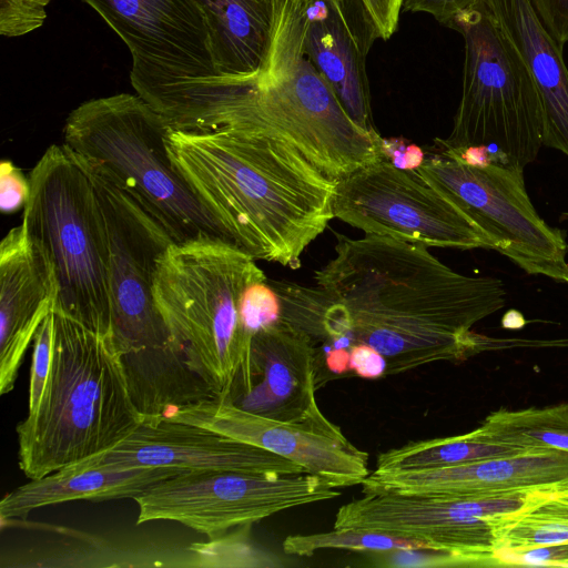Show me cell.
Wrapping results in <instances>:
<instances>
[{"label":"cell","mask_w":568,"mask_h":568,"mask_svg":"<svg viewBox=\"0 0 568 568\" xmlns=\"http://www.w3.org/2000/svg\"><path fill=\"white\" fill-rule=\"evenodd\" d=\"M335 234V257L315 281L345 312L354 344L386 358V375L479 352L481 336L470 328L505 306L499 278L457 273L423 245Z\"/></svg>","instance_id":"6da1fadb"},{"label":"cell","mask_w":568,"mask_h":568,"mask_svg":"<svg viewBox=\"0 0 568 568\" xmlns=\"http://www.w3.org/2000/svg\"><path fill=\"white\" fill-rule=\"evenodd\" d=\"M174 168L254 260L296 270L334 219L336 182L298 151L264 135L170 129Z\"/></svg>","instance_id":"7a4b0ae2"},{"label":"cell","mask_w":568,"mask_h":568,"mask_svg":"<svg viewBox=\"0 0 568 568\" xmlns=\"http://www.w3.org/2000/svg\"><path fill=\"white\" fill-rule=\"evenodd\" d=\"M314 0H273L266 57L250 77L224 78L213 132L264 135L298 151L333 181L381 158L382 140L347 115L310 61L305 37Z\"/></svg>","instance_id":"3957f363"},{"label":"cell","mask_w":568,"mask_h":568,"mask_svg":"<svg viewBox=\"0 0 568 568\" xmlns=\"http://www.w3.org/2000/svg\"><path fill=\"white\" fill-rule=\"evenodd\" d=\"M51 362L38 408L17 425L30 479L108 452L144 420L112 336L53 311Z\"/></svg>","instance_id":"277c9868"},{"label":"cell","mask_w":568,"mask_h":568,"mask_svg":"<svg viewBox=\"0 0 568 568\" xmlns=\"http://www.w3.org/2000/svg\"><path fill=\"white\" fill-rule=\"evenodd\" d=\"M166 120L138 94L89 100L68 116L63 144L109 176L150 214L174 243L221 241L222 224L174 168Z\"/></svg>","instance_id":"5b68a950"},{"label":"cell","mask_w":568,"mask_h":568,"mask_svg":"<svg viewBox=\"0 0 568 568\" xmlns=\"http://www.w3.org/2000/svg\"><path fill=\"white\" fill-rule=\"evenodd\" d=\"M256 260L227 243H172L159 257L153 295L174 351L213 398L230 392L252 337L241 322L246 288L266 280Z\"/></svg>","instance_id":"8992f818"},{"label":"cell","mask_w":568,"mask_h":568,"mask_svg":"<svg viewBox=\"0 0 568 568\" xmlns=\"http://www.w3.org/2000/svg\"><path fill=\"white\" fill-rule=\"evenodd\" d=\"M28 180L21 225L52 266L53 311L112 336L106 232L87 169L64 144H53Z\"/></svg>","instance_id":"52a82bcc"},{"label":"cell","mask_w":568,"mask_h":568,"mask_svg":"<svg viewBox=\"0 0 568 568\" xmlns=\"http://www.w3.org/2000/svg\"><path fill=\"white\" fill-rule=\"evenodd\" d=\"M115 31L132 55L136 94L172 130L199 132L222 93L210 33L197 0H82Z\"/></svg>","instance_id":"ba28073f"},{"label":"cell","mask_w":568,"mask_h":568,"mask_svg":"<svg viewBox=\"0 0 568 568\" xmlns=\"http://www.w3.org/2000/svg\"><path fill=\"white\" fill-rule=\"evenodd\" d=\"M464 38L463 89L440 150L487 145L495 163L524 170L541 145L546 112L538 84L518 48L479 1L447 26Z\"/></svg>","instance_id":"9c48e42d"},{"label":"cell","mask_w":568,"mask_h":568,"mask_svg":"<svg viewBox=\"0 0 568 568\" xmlns=\"http://www.w3.org/2000/svg\"><path fill=\"white\" fill-rule=\"evenodd\" d=\"M415 172L458 206L506 255L529 274L568 283L567 242L535 210L524 170L491 163L478 169L446 151L425 158Z\"/></svg>","instance_id":"30bf717a"},{"label":"cell","mask_w":568,"mask_h":568,"mask_svg":"<svg viewBox=\"0 0 568 568\" xmlns=\"http://www.w3.org/2000/svg\"><path fill=\"white\" fill-rule=\"evenodd\" d=\"M79 160L93 184L106 232L112 339L116 349L123 361L144 353L179 355L153 295L159 257L174 242L109 176Z\"/></svg>","instance_id":"8fae6325"},{"label":"cell","mask_w":568,"mask_h":568,"mask_svg":"<svg viewBox=\"0 0 568 568\" xmlns=\"http://www.w3.org/2000/svg\"><path fill=\"white\" fill-rule=\"evenodd\" d=\"M564 487L476 497L363 493V497L338 508L334 528H358L408 538L433 550L457 555L468 566H494L504 519Z\"/></svg>","instance_id":"7c38bea8"},{"label":"cell","mask_w":568,"mask_h":568,"mask_svg":"<svg viewBox=\"0 0 568 568\" xmlns=\"http://www.w3.org/2000/svg\"><path fill=\"white\" fill-rule=\"evenodd\" d=\"M341 491L308 473L191 470L151 485L134 500L136 524L172 520L209 538Z\"/></svg>","instance_id":"4fadbf2b"},{"label":"cell","mask_w":568,"mask_h":568,"mask_svg":"<svg viewBox=\"0 0 568 568\" xmlns=\"http://www.w3.org/2000/svg\"><path fill=\"white\" fill-rule=\"evenodd\" d=\"M334 216L364 234L426 247L490 248L487 235L415 171L381 158L335 184Z\"/></svg>","instance_id":"5bb4252c"},{"label":"cell","mask_w":568,"mask_h":568,"mask_svg":"<svg viewBox=\"0 0 568 568\" xmlns=\"http://www.w3.org/2000/svg\"><path fill=\"white\" fill-rule=\"evenodd\" d=\"M148 416L201 426L260 447L334 488L362 485L371 474L367 453L354 446L324 414L303 422H284L207 397L170 404Z\"/></svg>","instance_id":"9a60e30c"},{"label":"cell","mask_w":568,"mask_h":568,"mask_svg":"<svg viewBox=\"0 0 568 568\" xmlns=\"http://www.w3.org/2000/svg\"><path fill=\"white\" fill-rule=\"evenodd\" d=\"M316 344L280 321L252 336L224 402L284 422L322 415L316 397Z\"/></svg>","instance_id":"2e32d148"},{"label":"cell","mask_w":568,"mask_h":568,"mask_svg":"<svg viewBox=\"0 0 568 568\" xmlns=\"http://www.w3.org/2000/svg\"><path fill=\"white\" fill-rule=\"evenodd\" d=\"M108 468L163 467L191 470L305 473L298 465L260 447L207 428L144 416L112 449L82 460Z\"/></svg>","instance_id":"e0dca14e"},{"label":"cell","mask_w":568,"mask_h":568,"mask_svg":"<svg viewBox=\"0 0 568 568\" xmlns=\"http://www.w3.org/2000/svg\"><path fill=\"white\" fill-rule=\"evenodd\" d=\"M567 485L568 450L539 448L444 468L372 471L362 483V493L476 497Z\"/></svg>","instance_id":"ac0fdd59"},{"label":"cell","mask_w":568,"mask_h":568,"mask_svg":"<svg viewBox=\"0 0 568 568\" xmlns=\"http://www.w3.org/2000/svg\"><path fill=\"white\" fill-rule=\"evenodd\" d=\"M52 266L22 225L0 244V394L14 387L22 359L57 300Z\"/></svg>","instance_id":"d6986e66"},{"label":"cell","mask_w":568,"mask_h":568,"mask_svg":"<svg viewBox=\"0 0 568 568\" xmlns=\"http://www.w3.org/2000/svg\"><path fill=\"white\" fill-rule=\"evenodd\" d=\"M477 1L518 48L538 84L546 112L542 145L568 156V68L562 47L530 0Z\"/></svg>","instance_id":"ffe728a7"},{"label":"cell","mask_w":568,"mask_h":568,"mask_svg":"<svg viewBox=\"0 0 568 568\" xmlns=\"http://www.w3.org/2000/svg\"><path fill=\"white\" fill-rule=\"evenodd\" d=\"M176 468H108L83 462L31 479L0 501L1 519L24 518L34 509L71 500L103 501L132 498L163 479L183 473Z\"/></svg>","instance_id":"44dd1931"},{"label":"cell","mask_w":568,"mask_h":568,"mask_svg":"<svg viewBox=\"0 0 568 568\" xmlns=\"http://www.w3.org/2000/svg\"><path fill=\"white\" fill-rule=\"evenodd\" d=\"M305 51L353 122L379 135L373 121L366 55L326 0H314Z\"/></svg>","instance_id":"7402d4cb"},{"label":"cell","mask_w":568,"mask_h":568,"mask_svg":"<svg viewBox=\"0 0 568 568\" xmlns=\"http://www.w3.org/2000/svg\"><path fill=\"white\" fill-rule=\"evenodd\" d=\"M206 18L211 52L221 78L255 74L266 57L273 0H197Z\"/></svg>","instance_id":"603a6c76"},{"label":"cell","mask_w":568,"mask_h":568,"mask_svg":"<svg viewBox=\"0 0 568 568\" xmlns=\"http://www.w3.org/2000/svg\"><path fill=\"white\" fill-rule=\"evenodd\" d=\"M529 449L494 440L479 427L456 436L412 442L381 453L374 471H412L452 467Z\"/></svg>","instance_id":"cb8c5ba5"},{"label":"cell","mask_w":568,"mask_h":568,"mask_svg":"<svg viewBox=\"0 0 568 568\" xmlns=\"http://www.w3.org/2000/svg\"><path fill=\"white\" fill-rule=\"evenodd\" d=\"M479 428L494 440L526 449L568 450V403L489 414Z\"/></svg>","instance_id":"d4e9b609"},{"label":"cell","mask_w":568,"mask_h":568,"mask_svg":"<svg viewBox=\"0 0 568 568\" xmlns=\"http://www.w3.org/2000/svg\"><path fill=\"white\" fill-rule=\"evenodd\" d=\"M568 541V486L505 518L496 550Z\"/></svg>","instance_id":"484cf974"},{"label":"cell","mask_w":568,"mask_h":568,"mask_svg":"<svg viewBox=\"0 0 568 568\" xmlns=\"http://www.w3.org/2000/svg\"><path fill=\"white\" fill-rule=\"evenodd\" d=\"M282 547L287 555L306 557L323 549H347L366 552L430 549L427 545L417 540L358 528H334L327 532L290 535L284 539Z\"/></svg>","instance_id":"4316f807"},{"label":"cell","mask_w":568,"mask_h":568,"mask_svg":"<svg viewBox=\"0 0 568 568\" xmlns=\"http://www.w3.org/2000/svg\"><path fill=\"white\" fill-rule=\"evenodd\" d=\"M252 525L236 527L210 541L190 547L192 562L196 567H277L276 557L262 550L250 539Z\"/></svg>","instance_id":"83f0119b"},{"label":"cell","mask_w":568,"mask_h":568,"mask_svg":"<svg viewBox=\"0 0 568 568\" xmlns=\"http://www.w3.org/2000/svg\"><path fill=\"white\" fill-rule=\"evenodd\" d=\"M274 284L282 303L281 321L307 334L315 344L328 342L325 316L332 303L329 297L321 288L287 282Z\"/></svg>","instance_id":"f1b7e54d"},{"label":"cell","mask_w":568,"mask_h":568,"mask_svg":"<svg viewBox=\"0 0 568 568\" xmlns=\"http://www.w3.org/2000/svg\"><path fill=\"white\" fill-rule=\"evenodd\" d=\"M240 312L243 328L251 337L281 321V298L267 278L254 282L246 288Z\"/></svg>","instance_id":"f546056e"},{"label":"cell","mask_w":568,"mask_h":568,"mask_svg":"<svg viewBox=\"0 0 568 568\" xmlns=\"http://www.w3.org/2000/svg\"><path fill=\"white\" fill-rule=\"evenodd\" d=\"M50 0H0V33L20 37L41 27Z\"/></svg>","instance_id":"4dcf8cb0"},{"label":"cell","mask_w":568,"mask_h":568,"mask_svg":"<svg viewBox=\"0 0 568 568\" xmlns=\"http://www.w3.org/2000/svg\"><path fill=\"white\" fill-rule=\"evenodd\" d=\"M52 322L53 315L50 313L38 328L32 341L28 413H33L38 408L47 384L51 362Z\"/></svg>","instance_id":"1f68e13d"},{"label":"cell","mask_w":568,"mask_h":568,"mask_svg":"<svg viewBox=\"0 0 568 568\" xmlns=\"http://www.w3.org/2000/svg\"><path fill=\"white\" fill-rule=\"evenodd\" d=\"M339 16L353 40L367 57L379 32L363 0H326Z\"/></svg>","instance_id":"d6a6232c"},{"label":"cell","mask_w":568,"mask_h":568,"mask_svg":"<svg viewBox=\"0 0 568 568\" xmlns=\"http://www.w3.org/2000/svg\"><path fill=\"white\" fill-rule=\"evenodd\" d=\"M494 566L568 567V541L516 550H495Z\"/></svg>","instance_id":"836d02e7"},{"label":"cell","mask_w":568,"mask_h":568,"mask_svg":"<svg viewBox=\"0 0 568 568\" xmlns=\"http://www.w3.org/2000/svg\"><path fill=\"white\" fill-rule=\"evenodd\" d=\"M30 192L28 178L13 165L3 161L0 165V209L3 213H12L23 209Z\"/></svg>","instance_id":"e575fe53"},{"label":"cell","mask_w":568,"mask_h":568,"mask_svg":"<svg viewBox=\"0 0 568 568\" xmlns=\"http://www.w3.org/2000/svg\"><path fill=\"white\" fill-rule=\"evenodd\" d=\"M541 22L564 47L568 42V0H530Z\"/></svg>","instance_id":"d590c367"},{"label":"cell","mask_w":568,"mask_h":568,"mask_svg":"<svg viewBox=\"0 0 568 568\" xmlns=\"http://www.w3.org/2000/svg\"><path fill=\"white\" fill-rule=\"evenodd\" d=\"M349 369L359 377L375 379L386 375L387 362L374 347L356 343L349 347Z\"/></svg>","instance_id":"8d00e7d4"},{"label":"cell","mask_w":568,"mask_h":568,"mask_svg":"<svg viewBox=\"0 0 568 568\" xmlns=\"http://www.w3.org/2000/svg\"><path fill=\"white\" fill-rule=\"evenodd\" d=\"M381 149L383 156L402 170L415 171L425 161L420 146L400 138H383Z\"/></svg>","instance_id":"74e56055"},{"label":"cell","mask_w":568,"mask_h":568,"mask_svg":"<svg viewBox=\"0 0 568 568\" xmlns=\"http://www.w3.org/2000/svg\"><path fill=\"white\" fill-rule=\"evenodd\" d=\"M477 0H405L403 9L409 12H425L438 22L448 26L460 11L471 7Z\"/></svg>","instance_id":"f35d334b"},{"label":"cell","mask_w":568,"mask_h":568,"mask_svg":"<svg viewBox=\"0 0 568 568\" xmlns=\"http://www.w3.org/2000/svg\"><path fill=\"white\" fill-rule=\"evenodd\" d=\"M383 40L389 39L397 29L405 0H363Z\"/></svg>","instance_id":"ab89813d"},{"label":"cell","mask_w":568,"mask_h":568,"mask_svg":"<svg viewBox=\"0 0 568 568\" xmlns=\"http://www.w3.org/2000/svg\"><path fill=\"white\" fill-rule=\"evenodd\" d=\"M450 153L457 158L460 162L473 168H487L491 163H495L494 154L487 145H469L457 150H442Z\"/></svg>","instance_id":"60d3db41"},{"label":"cell","mask_w":568,"mask_h":568,"mask_svg":"<svg viewBox=\"0 0 568 568\" xmlns=\"http://www.w3.org/2000/svg\"><path fill=\"white\" fill-rule=\"evenodd\" d=\"M325 355V365L331 373L341 375L351 371L348 348L332 347Z\"/></svg>","instance_id":"b9f144b4"},{"label":"cell","mask_w":568,"mask_h":568,"mask_svg":"<svg viewBox=\"0 0 568 568\" xmlns=\"http://www.w3.org/2000/svg\"><path fill=\"white\" fill-rule=\"evenodd\" d=\"M525 324L521 313L510 310L503 317V326L507 328H519Z\"/></svg>","instance_id":"7bdbcfd3"}]
</instances>
